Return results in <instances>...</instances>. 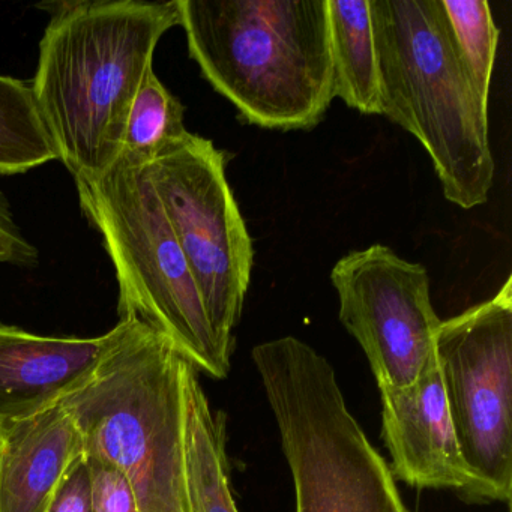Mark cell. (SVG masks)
I'll return each instance as SVG.
<instances>
[{
    "label": "cell",
    "mask_w": 512,
    "mask_h": 512,
    "mask_svg": "<svg viewBox=\"0 0 512 512\" xmlns=\"http://www.w3.org/2000/svg\"><path fill=\"white\" fill-rule=\"evenodd\" d=\"M38 262V250L26 241L20 230L0 226V263L31 266Z\"/></svg>",
    "instance_id": "cell-20"
},
{
    "label": "cell",
    "mask_w": 512,
    "mask_h": 512,
    "mask_svg": "<svg viewBox=\"0 0 512 512\" xmlns=\"http://www.w3.org/2000/svg\"><path fill=\"white\" fill-rule=\"evenodd\" d=\"M0 226L5 227V229L19 230L16 223H14L10 202L2 191H0Z\"/></svg>",
    "instance_id": "cell-21"
},
{
    "label": "cell",
    "mask_w": 512,
    "mask_h": 512,
    "mask_svg": "<svg viewBox=\"0 0 512 512\" xmlns=\"http://www.w3.org/2000/svg\"><path fill=\"white\" fill-rule=\"evenodd\" d=\"M82 454L79 428L62 403L0 428V512H46Z\"/></svg>",
    "instance_id": "cell-12"
},
{
    "label": "cell",
    "mask_w": 512,
    "mask_h": 512,
    "mask_svg": "<svg viewBox=\"0 0 512 512\" xmlns=\"http://www.w3.org/2000/svg\"><path fill=\"white\" fill-rule=\"evenodd\" d=\"M76 185L80 208L103 238L115 268L121 320L143 323L197 371L226 379L230 355L212 331L146 167L119 157L101 178Z\"/></svg>",
    "instance_id": "cell-6"
},
{
    "label": "cell",
    "mask_w": 512,
    "mask_h": 512,
    "mask_svg": "<svg viewBox=\"0 0 512 512\" xmlns=\"http://www.w3.org/2000/svg\"><path fill=\"white\" fill-rule=\"evenodd\" d=\"M127 320L94 338L43 337L0 323V428L76 394L97 373Z\"/></svg>",
    "instance_id": "cell-11"
},
{
    "label": "cell",
    "mask_w": 512,
    "mask_h": 512,
    "mask_svg": "<svg viewBox=\"0 0 512 512\" xmlns=\"http://www.w3.org/2000/svg\"><path fill=\"white\" fill-rule=\"evenodd\" d=\"M184 116L181 101L152 70L143 79L131 106L121 157L139 166L154 163L191 136Z\"/></svg>",
    "instance_id": "cell-16"
},
{
    "label": "cell",
    "mask_w": 512,
    "mask_h": 512,
    "mask_svg": "<svg viewBox=\"0 0 512 512\" xmlns=\"http://www.w3.org/2000/svg\"><path fill=\"white\" fill-rule=\"evenodd\" d=\"M452 37L479 94L488 100L499 29L485 0H442Z\"/></svg>",
    "instance_id": "cell-17"
},
{
    "label": "cell",
    "mask_w": 512,
    "mask_h": 512,
    "mask_svg": "<svg viewBox=\"0 0 512 512\" xmlns=\"http://www.w3.org/2000/svg\"><path fill=\"white\" fill-rule=\"evenodd\" d=\"M188 52L248 124L311 130L334 100L328 0H178Z\"/></svg>",
    "instance_id": "cell-2"
},
{
    "label": "cell",
    "mask_w": 512,
    "mask_h": 512,
    "mask_svg": "<svg viewBox=\"0 0 512 512\" xmlns=\"http://www.w3.org/2000/svg\"><path fill=\"white\" fill-rule=\"evenodd\" d=\"M226 161L211 140L191 134L146 170L199 286L212 331L232 355L254 251L227 182Z\"/></svg>",
    "instance_id": "cell-7"
},
{
    "label": "cell",
    "mask_w": 512,
    "mask_h": 512,
    "mask_svg": "<svg viewBox=\"0 0 512 512\" xmlns=\"http://www.w3.org/2000/svg\"><path fill=\"white\" fill-rule=\"evenodd\" d=\"M334 97L362 115H382L379 64L368 0H328Z\"/></svg>",
    "instance_id": "cell-14"
},
{
    "label": "cell",
    "mask_w": 512,
    "mask_h": 512,
    "mask_svg": "<svg viewBox=\"0 0 512 512\" xmlns=\"http://www.w3.org/2000/svg\"><path fill=\"white\" fill-rule=\"evenodd\" d=\"M379 391L383 442L395 481L448 488L466 502H484L452 428L436 356L415 382L403 388L380 386Z\"/></svg>",
    "instance_id": "cell-10"
},
{
    "label": "cell",
    "mask_w": 512,
    "mask_h": 512,
    "mask_svg": "<svg viewBox=\"0 0 512 512\" xmlns=\"http://www.w3.org/2000/svg\"><path fill=\"white\" fill-rule=\"evenodd\" d=\"M251 355L292 473L295 512H409L325 356L296 337L257 344Z\"/></svg>",
    "instance_id": "cell-5"
},
{
    "label": "cell",
    "mask_w": 512,
    "mask_h": 512,
    "mask_svg": "<svg viewBox=\"0 0 512 512\" xmlns=\"http://www.w3.org/2000/svg\"><path fill=\"white\" fill-rule=\"evenodd\" d=\"M127 322L95 376L62 404L85 454L124 473L139 512H193L185 458L188 362L163 335Z\"/></svg>",
    "instance_id": "cell-4"
},
{
    "label": "cell",
    "mask_w": 512,
    "mask_h": 512,
    "mask_svg": "<svg viewBox=\"0 0 512 512\" xmlns=\"http://www.w3.org/2000/svg\"><path fill=\"white\" fill-rule=\"evenodd\" d=\"M446 407L484 502L512 494V277L499 292L440 322L434 340Z\"/></svg>",
    "instance_id": "cell-8"
},
{
    "label": "cell",
    "mask_w": 512,
    "mask_h": 512,
    "mask_svg": "<svg viewBox=\"0 0 512 512\" xmlns=\"http://www.w3.org/2000/svg\"><path fill=\"white\" fill-rule=\"evenodd\" d=\"M199 371L185 367V458L193 512H239L230 490L226 415L212 409Z\"/></svg>",
    "instance_id": "cell-13"
},
{
    "label": "cell",
    "mask_w": 512,
    "mask_h": 512,
    "mask_svg": "<svg viewBox=\"0 0 512 512\" xmlns=\"http://www.w3.org/2000/svg\"><path fill=\"white\" fill-rule=\"evenodd\" d=\"M86 460L91 472L94 512H139L133 490L115 464L97 455H86Z\"/></svg>",
    "instance_id": "cell-18"
},
{
    "label": "cell",
    "mask_w": 512,
    "mask_h": 512,
    "mask_svg": "<svg viewBox=\"0 0 512 512\" xmlns=\"http://www.w3.org/2000/svg\"><path fill=\"white\" fill-rule=\"evenodd\" d=\"M46 512H94L91 472L85 454L73 461Z\"/></svg>",
    "instance_id": "cell-19"
},
{
    "label": "cell",
    "mask_w": 512,
    "mask_h": 512,
    "mask_svg": "<svg viewBox=\"0 0 512 512\" xmlns=\"http://www.w3.org/2000/svg\"><path fill=\"white\" fill-rule=\"evenodd\" d=\"M59 160L32 85L0 76V175H22Z\"/></svg>",
    "instance_id": "cell-15"
},
{
    "label": "cell",
    "mask_w": 512,
    "mask_h": 512,
    "mask_svg": "<svg viewBox=\"0 0 512 512\" xmlns=\"http://www.w3.org/2000/svg\"><path fill=\"white\" fill-rule=\"evenodd\" d=\"M32 89L76 184L101 178L122 154L128 115L161 38L179 26L178 0L47 4Z\"/></svg>",
    "instance_id": "cell-1"
},
{
    "label": "cell",
    "mask_w": 512,
    "mask_h": 512,
    "mask_svg": "<svg viewBox=\"0 0 512 512\" xmlns=\"http://www.w3.org/2000/svg\"><path fill=\"white\" fill-rule=\"evenodd\" d=\"M382 115L433 161L446 200L484 205L494 182L488 100L452 37L442 0H368Z\"/></svg>",
    "instance_id": "cell-3"
},
{
    "label": "cell",
    "mask_w": 512,
    "mask_h": 512,
    "mask_svg": "<svg viewBox=\"0 0 512 512\" xmlns=\"http://www.w3.org/2000/svg\"><path fill=\"white\" fill-rule=\"evenodd\" d=\"M331 280L341 323L364 350L377 386L415 382L436 356L442 322L431 304L424 266L376 244L338 260Z\"/></svg>",
    "instance_id": "cell-9"
}]
</instances>
